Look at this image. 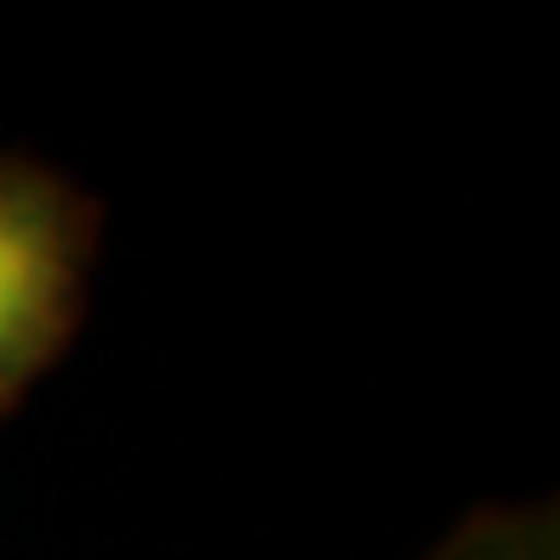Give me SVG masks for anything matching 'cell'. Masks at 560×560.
<instances>
[{
    "mask_svg": "<svg viewBox=\"0 0 560 560\" xmlns=\"http://www.w3.org/2000/svg\"><path fill=\"white\" fill-rule=\"evenodd\" d=\"M97 207L40 161L0 155V412L69 349L86 315Z\"/></svg>",
    "mask_w": 560,
    "mask_h": 560,
    "instance_id": "obj_1",
    "label": "cell"
},
{
    "mask_svg": "<svg viewBox=\"0 0 560 560\" xmlns=\"http://www.w3.org/2000/svg\"><path fill=\"white\" fill-rule=\"evenodd\" d=\"M423 560H560L555 509H480L464 526H452Z\"/></svg>",
    "mask_w": 560,
    "mask_h": 560,
    "instance_id": "obj_2",
    "label": "cell"
}]
</instances>
